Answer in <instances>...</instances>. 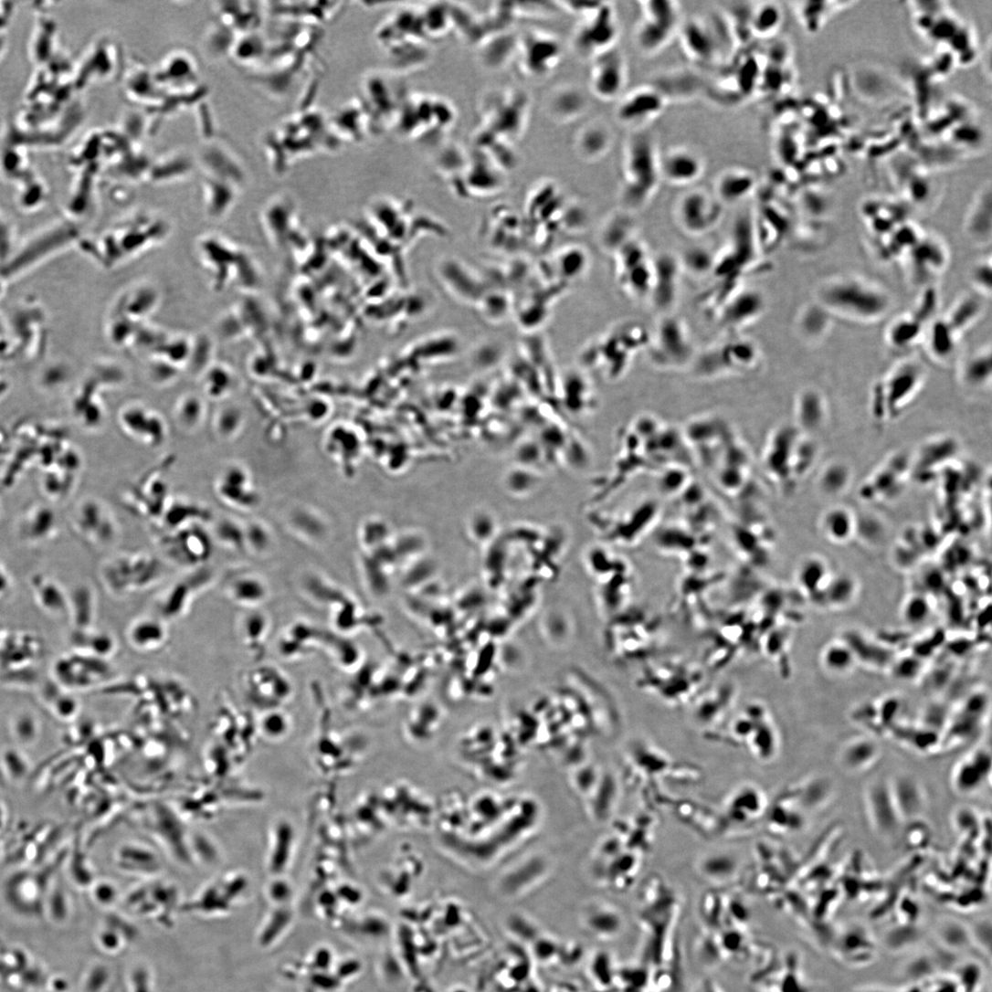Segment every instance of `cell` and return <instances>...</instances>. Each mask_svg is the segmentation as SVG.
Segmentation results:
<instances>
[{
    "mask_svg": "<svg viewBox=\"0 0 992 992\" xmlns=\"http://www.w3.org/2000/svg\"><path fill=\"white\" fill-rule=\"evenodd\" d=\"M159 563L146 554H132L116 558L102 575L108 589L118 595H127L147 589L160 578Z\"/></svg>",
    "mask_w": 992,
    "mask_h": 992,
    "instance_id": "obj_11",
    "label": "cell"
},
{
    "mask_svg": "<svg viewBox=\"0 0 992 992\" xmlns=\"http://www.w3.org/2000/svg\"><path fill=\"white\" fill-rule=\"evenodd\" d=\"M613 142L614 135L609 125L601 120H590L575 132L573 148L583 162L596 163L610 152Z\"/></svg>",
    "mask_w": 992,
    "mask_h": 992,
    "instance_id": "obj_26",
    "label": "cell"
},
{
    "mask_svg": "<svg viewBox=\"0 0 992 992\" xmlns=\"http://www.w3.org/2000/svg\"><path fill=\"white\" fill-rule=\"evenodd\" d=\"M531 111V96L525 90L492 88L479 100L477 128L516 145L528 129Z\"/></svg>",
    "mask_w": 992,
    "mask_h": 992,
    "instance_id": "obj_4",
    "label": "cell"
},
{
    "mask_svg": "<svg viewBox=\"0 0 992 992\" xmlns=\"http://www.w3.org/2000/svg\"><path fill=\"white\" fill-rule=\"evenodd\" d=\"M892 797L902 818L913 817L919 813L923 807L921 790L917 784L908 778L891 786Z\"/></svg>",
    "mask_w": 992,
    "mask_h": 992,
    "instance_id": "obj_52",
    "label": "cell"
},
{
    "mask_svg": "<svg viewBox=\"0 0 992 992\" xmlns=\"http://www.w3.org/2000/svg\"><path fill=\"white\" fill-rule=\"evenodd\" d=\"M922 669L920 660L914 657H903L895 663L894 674L902 681H913L919 676Z\"/></svg>",
    "mask_w": 992,
    "mask_h": 992,
    "instance_id": "obj_63",
    "label": "cell"
},
{
    "mask_svg": "<svg viewBox=\"0 0 992 992\" xmlns=\"http://www.w3.org/2000/svg\"><path fill=\"white\" fill-rule=\"evenodd\" d=\"M858 593V583L850 575L840 574L830 576L820 596L819 604L834 607L850 605Z\"/></svg>",
    "mask_w": 992,
    "mask_h": 992,
    "instance_id": "obj_48",
    "label": "cell"
},
{
    "mask_svg": "<svg viewBox=\"0 0 992 992\" xmlns=\"http://www.w3.org/2000/svg\"><path fill=\"white\" fill-rule=\"evenodd\" d=\"M508 174L480 152L473 149L466 169L453 187L461 195L484 198L500 194L507 185Z\"/></svg>",
    "mask_w": 992,
    "mask_h": 992,
    "instance_id": "obj_15",
    "label": "cell"
},
{
    "mask_svg": "<svg viewBox=\"0 0 992 992\" xmlns=\"http://www.w3.org/2000/svg\"><path fill=\"white\" fill-rule=\"evenodd\" d=\"M81 646L88 649L89 655L105 660L111 656L116 649L117 642L113 636L106 632H96L90 635V632L82 631Z\"/></svg>",
    "mask_w": 992,
    "mask_h": 992,
    "instance_id": "obj_56",
    "label": "cell"
},
{
    "mask_svg": "<svg viewBox=\"0 0 992 992\" xmlns=\"http://www.w3.org/2000/svg\"><path fill=\"white\" fill-rule=\"evenodd\" d=\"M705 170L704 157L692 147L678 145L660 153L661 182L674 186H689L697 183Z\"/></svg>",
    "mask_w": 992,
    "mask_h": 992,
    "instance_id": "obj_20",
    "label": "cell"
},
{
    "mask_svg": "<svg viewBox=\"0 0 992 992\" xmlns=\"http://www.w3.org/2000/svg\"><path fill=\"white\" fill-rule=\"evenodd\" d=\"M127 637L134 649L151 652L162 649L168 642L170 634L167 626L162 620L142 617L130 626Z\"/></svg>",
    "mask_w": 992,
    "mask_h": 992,
    "instance_id": "obj_40",
    "label": "cell"
},
{
    "mask_svg": "<svg viewBox=\"0 0 992 992\" xmlns=\"http://www.w3.org/2000/svg\"><path fill=\"white\" fill-rule=\"evenodd\" d=\"M840 5V3H797L795 12L802 28L807 34H817L839 10Z\"/></svg>",
    "mask_w": 992,
    "mask_h": 992,
    "instance_id": "obj_47",
    "label": "cell"
},
{
    "mask_svg": "<svg viewBox=\"0 0 992 992\" xmlns=\"http://www.w3.org/2000/svg\"><path fill=\"white\" fill-rule=\"evenodd\" d=\"M518 38L512 29L486 36L475 46L480 64L490 71L505 69L515 60Z\"/></svg>",
    "mask_w": 992,
    "mask_h": 992,
    "instance_id": "obj_27",
    "label": "cell"
},
{
    "mask_svg": "<svg viewBox=\"0 0 992 992\" xmlns=\"http://www.w3.org/2000/svg\"><path fill=\"white\" fill-rule=\"evenodd\" d=\"M970 281L973 291L984 298H989L992 290V262L991 255L979 259L970 272Z\"/></svg>",
    "mask_w": 992,
    "mask_h": 992,
    "instance_id": "obj_57",
    "label": "cell"
},
{
    "mask_svg": "<svg viewBox=\"0 0 992 992\" xmlns=\"http://www.w3.org/2000/svg\"><path fill=\"white\" fill-rule=\"evenodd\" d=\"M732 544L748 571L764 569L773 559L775 539L765 525L734 527Z\"/></svg>",
    "mask_w": 992,
    "mask_h": 992,
    "instance_id": "obj_21",
    "label": "cell"
},
{
    "mask_svg": "<svg viewBox=\"0 0 992 992\" xmlns=\"http://www.w3.org/2000/svg\"><path fill=\"white\" fill-rule=\"evenodd\" d=\"M765 301L755 290L736 293L727 300L721 316L723 324L730 330L741 328L755 321L764 311Z\"/></svg>",
    "mask_w": 992,
    "mask_h": 992,
    "instance_id": "obj_33",
    "label": "cell"
},
{
    "mask_svg": "<svg viewBox=\"0 0 992 992\" xmlns=\"http://www.w3.org/2000/svg\"><path fill=\"white\" fill-rule=\"evenodd\" d=\"M823 534L836 543H848L857 531V520L852 512L844 507H836L827 512L820 521Z\"/></svg>",
    "mask_w": 992,
    "mask_h": 992,
    "instance_id": "obj_44",
    "label": "cell"
},
{
    "mask_svg": "<svg viewBox=\"0 0 992 992\" xmlns=\"http://www.w3.org/2000/svg\"><path fill=\"white\" fill-rule=\"evenodd\" d=\"M412 126L406 132L413 137H442L456 123L457 110L448 100L438 96H419L412 99Z\"/></svg>",
    "mask_w": 992,
    "mask_h": 992,
    "instance_id": "obj_16",
    "label": "cell"
},
{
    "mask_svg": "<svg viewBox=\"0 0 992 992\" xmlns=\"http://www.w3.org/2000/svg\"><path fill=\"white\" fill-rule=\"evenodd\" d=\"M230 522H223L217 527L216 535L220 543L233 550H239L245 546V533Z\"/></svg>",
    "mask_w": 992,
    "mask_h": 992,
    "instance_id": "obj_61",
    "label": "cell"
},
{
    "mask_svg": "<svg viewBox=\"0 0 992 992\" xmlns=\"http://www.w3.org/2000/svg\"><path fill=\"white\" fill-rule=\"evenodd\" d=\"M194 596V590L187 581L175 585L161 602L160 612L168 619L177 618L187 609Z\"/></svg>",
    "mask_w": 992,
    "mask_h": 992,
    "instance_id": "obj_54",
    "label": "cell"
},
{
    "mask_svg": "<svg viewBox=\"0 0 992 992\" xmlns=\"http://www.w3.org/2000/svg\"><path fill=\"white\" fill-rule=\"evenodd\" d=\"M619 273L627 291L636 298L650 294L653 281V260L642 245L633 240L625 244L621 254Z\"/></svg>",
    "mask_w": 992,
    "mask_h": 992,
    "instance_id": "obj_22",
    "label": "cell"
},
{
    "mask_svg": "<svg viewBox=\"0 0 992 992\" xmlns=\"http://www.w3.org/2000/svg\"><path fill=\"white\" fill-rule=\"evenodd\" d=\"M241 417L236 408H227L220 413L217 419V430L224 438L234 437L238 430Z\"/></svg>",
    "mask_w": 992,
    "mask_h": 992,
    "instance_id": "obj_62",
    "label": "cell"
},
{
    "mask_svg": "<svg viewBox=\"0 0 992 992\" xmlns=\"http://www.w3.org/2000/svg\"><path fill=\"white\" fill-rule=\"evenodd\" d=\"M729 737L744 744L762 761L772 759L779 747V735L769 709L760 702L747 703L728 723Z\"/></svg>",
    "mask_w": 992,
    "mask_h": 992,
    "instance_id": "obj_6",
    "label": "cell"
},
{
    "mask_svg": "<svg viewBox=\"0 0 992 992\" xmlns=\"http://www.w3.org/2000/svg\"><path fill=\"white\" fill-rule=\"evenodd\" d=\"M649 345L653 363L668 369L687 364L693 354L692 343L685 324L673 317L660 321L653 337L649 339Z\"/></svg>",
    "mask_w": 992,
    "mask_h": 992,
    "instance_id": "obj_12",
    "label": "cell"
},
{
    "mask_svg": "<svg viewBox=\"0 0 992 992\" xmlns=\"http://www.w3.org/2000/svg\"><path fill=\"white\" fill-rule=\"evenodd\" d=\"M723 205L712 195L703 190H692L684 195L676 206L680 226L691 235H702L719 223Z\"/></svg>",
    "mask_w": 992,
    "mask_h": 992,
    "instance_id": "obj_19",
    "label": "cell"
},
{
    "mask_svg": "<svg viewBox=\"0 0 992 992\" xmlns=\"http://www.w3.org/2000/svg\"><path fill=\"white\" fill-rule=\"evenodd\" d=\"M205 406L196 396H187L178 405L176 415L184 428L194 429L201 424Z\"/></svg>",
    "mask_w": 992,
    "mask_h": 992,
    "instance_id": "obj_58",
    "label": "cell"
},
{
    "mask_svg": "<svg viewBox=\"0 0 992 992\" xmlns=\"http://www.w3.org/2000/svg\"><path fill=\"white\" fill-rule=\"evenodd\" d=\"M685 259L687 260L684 265L695 271H703L714 267L713 259L704 249H693L687 254Z\"/></svg>",
    "mask_w": 992,
    "mask_h": 992,
    "instance_id": "obj_64",
    "label": "cell"
},
{
    "mask_svg": "<svg viewBox=\"0 0 992 992\" xmlns=\"http://www.w3.org/2000/svg\"><path fill=\"white\" fill-rule=\"evenodd\" d=\"M924 233L910 220L903 222L888 235L877 240L881 259L887 260L903 259L923 237Z\"/></svg>",
    "mask_w": 992,
    "mask_h": 992,
    "instance_id": "obj_38",
    "label": "cell"
},
{
    "mask_svg": "<svg viewBox=\"0 0 992 992\" xmlns=\"http://www.w3.org/2000/svg\"><path fill=\"white\" fill-rule=\"evenodd\" d=\"M869 802L871 817L877 830L885 835L894 834L902 818L896 807L891 787L885 784L874 785L870 792Z\"/></svg>",
    "mask_w": 992,
    "mask_h": 992,
    "instance_id": "obj_35",
    "label": "cell"
},
{
    "mask_svg": "<svg viewBox=\"0 0 992 992\" xmlns=\"http://www.w3.org/2000/svg\"><path fill=\"white\" fill-rule=\"evenodd\" d=\"M903 260L912 280L917 284H925L946 270L950 262V252L941 237L924 233Z\"/></svg>",
    "mask_w": 992,
    "mask_h": 992,
    "instance_id": "obj_17",
    "label": "cell"
},
{
    "mask_svg": "<svg viewBox=\"0 0 992 992\" xmlns=\"http://www.w3.org/2000/svg\"><path fill=\"white\" fill-rule=\"evenodd\" d=\"M861 213L868 229L877 240L909 220L904 206L891 202L869 201Z\"/></svg>",
    "mask_w": 992,
    "mask_h": 992,
    "instance_id": "obj_31",
    "label": "cell"
},
{
    "mask_svg": "<svg viewBox=\"0 0 992 992\" xmlns=\"http://www.w3.org/2000/svg\"><path fill=\"white\" fill-rule=\"evenodd\" d=\"M619 630L624 631L616 650L620 657L630 660H647L659 655L664 635L658 617L648 610L634 608L621 617Z\"/></svg>",
    "mask_w": 992,
    "mask_h": 992,
    "instance_id": "obj_8",
    "label": "cell"
},
{
    "mask_svg": "<svg viewBox=\"0 0 992 992\" xmlns=\"http://www.w3.org/2000/svg\"><path fill=\"white\" fill-rule=\"evenodd\" d=\"M184 531L164 542L165 554L177 565L196 567L206 563L212 554L210 539L204 533Z\"/></svg>",
    "mask_w": 992,
    "mask_h": 992,
    "instance_id": "obj_25",
    "label": "cell"
},
{
    "mask_svg": "<svg viewBox=\"0 0 992 992\" xmlns=\"http://www.w3.org/2000/svg\"><path fill=\"white\" fill-rule=\"evenodd\" d=\"M660 151L646 129L631 131L622 148L620 198L628 210H638L649 204L661 183Z\"/></svg>",
    "mask_w": 992,
    "mask_h": 992,
    "instance_id": "obj_3",
    "label": "cell"
},
{
    "mask_svg": "<svg viewBox=\"0 0 992 992\" xmlns=\"http://www.w3.org/2000/svg\"><path fill=\"white\" fill-rule=\"evenodd\" d=\"M668 102L654 85L640 86L620 98L615 111L616 119L631 131L646 129L664 112Z\"/></svg>",
    "mask_w": 992,
    "mask_h": 992,
    "instance_id": "obj_14",
    "label": "cell"
},
{
    "mask_svg": "<svg viewBox=\"0 0 992 992\" xmlns=\"http://www.w3.org/2000/svg\"><path fill=\"white\" fill-rule=\"evenodd\" d=\"M820 660L827 671L842 675L853 669L857 658L850 646L845 640H841L827 645L822 649Z\"/></svg>",
    "mask_w": 992,
    "mask_h": 992,
    "instance_id": "obj_50",
    "label": "cell"
},
{
    "mask_svg": "<svg viewBox=\"0 0 992 992\" xmlns=\"http://www.w3.org/2000/svg\"><path fill=\"white\" fill-rule=\"evenodd\" d=\"M924 371L922 365L913 360L905 361L894 368L888 377L881 382L877 390L882 397L899 406L905 402L920 388L923 381Z\"/></svg>",
    "mask_w": 992,
    "mask_h": 992,
    "instance_id": "obj_29",
    "label": "cell"
},
{
    "mask_svg": "<svg viewBox=\"0 0 992 992\" xmlns=\"http://www.w3.org/2000/svg\"><path fill=\"white\" fill-rule=\"evenodd\" d=\"M986 755L976 753L971 759L965 761L958 766L954 780L955 785L960 791H972L978 787L983 780L982 775L986 771Z\"/></svg>",
    "mask_w": 992,
    "mask_h": 992,
    "instance_id": "obj_53",
    "label": "cell"
},
{
    "mask_svg": "<svg viewBox=\"0 0 992 992\" xmlns=\"http://www.w3.org/2000/svg\"><path fill=\"white\" fill-rule=\"evenodd\" d=\"M683 51L694 62L712 64L720 60L724 47L714 29L702 19H692L680 28Z\"/></svg>",
    "mask_w": 992,
    "mask_h": 992,
    "instance_id": "obj_23",
    "label": "cell"
},
{
    "mask_svg": "<svg viewBox=\"0 0 992 992\" xmlns=\"http://www.w3.org/2000/svg\"><path fill=\"white\" fill-rule=\"evenodd\" d=\"M783 24L782 9L774 3H760L750 9L749 32L756 38H771Z\"/></svg>",
    "mask_w": 992,
    "mask_h": 992,
    "instance_id": "obj_43",
    "label": "cell"
},
{
    "mask_svg": "<svg viewBox=\"0 0 992 992\" xmlns=\"http://www.w3.org/2000/svg\"><path fill=\"white\" fill-rule=\"evenodd\" d=\"M991 363L989 345L968 356L960 368V378L963 384L975 389L986 387L991 380Z\"/></svg>",
    "mask_w": 992,
    "mask_h": 992,
    "instance_id": "obj_45",
    "label": "cell"
},
{
    "mask_svg": "<svg viewBox=\"0 0 992 992\" xmlns=\"http://www.w3.org/2000/svg\"><path fill=\"white\" fill-rule=\"evenodd\" d=\"M618 38L619 24L615 7L610 3L598 2L578 18L572 47L580 58L590 61L617 47Z\"/></svg>",
    "mask_w": 992,
    "mask_h": 992,
    "instance_id": "obj_7",
    "label": "cell"
},
{
    "mask_svg": "<svg viewBox=\"0 0 992 992\" xmlns=\"http://www.w3.org/2000/svg\"><path fill=\"white\" fill-rule=\"evenodd\" d=\"M879 755L878 746L870 740H858L848 744L841 753V763L848 770L863 771L876 763Z\"/></svg>",
    "mask_w": 992,
    "mask_h": 992,
    "instance_id": "obj_49",
    "label": "cell"
},
{
    "mask_svg": "<svg viewBox=\"0 0 992 992\" xmlns=\"http://www.w3.org/2000/svg\"><path fill=\"white\" fill-rule=\"evenodd\" d=\"M795 578L800 592L815 604H819L822 590L830 578L828 565L820 557H807L797 565Z\"/></svg>",
    "mask_w": 992,
    "mask_h": 992,
    "instance_id": "obj_39",
    "label": "cell"
},
{
    "mask_svg": "<svg viewBox=\"0 0 992 992\" xmlns=\"http://www.w3.org/2000/svg\"><path fill=\"white\" fill-rule=\"evenodd\" d=\"M757 185V179L748 169L734 167L724 171L717 179L715 197L723 204H736L749 197Z\"/></svg>",
    "mask_w": 992,
    "mask_h": 992,
    "instance_id": "obj_34",
    "label": "cell"
},
{
    "mask_svg": "<svg viewBox=\"0 0 992 992\" xmlns=\"http://www.w3.org/2000/svg\"><path fill=\"white\" fill-rule=\"evenodd\" d=\"M985 308L986 298L972 291L959 297L943 318L961 338L983 315Z\"/></svg>",
    "mask_w": 992,
    "mask_h": 992,
    "instance_id": "obj_36",
    "label": "cell"
},
{
    "mask_svg": "<svg viewBox=\"0 0 992 992\" xmlns=\"http://www.w3.org/2000/svg\"><path fill=\"white\" fill-rule=\"evenodd\" d=\"M939 295L929 286L921 294L911 311L895 319L888 327L886 342L896 352L912 350L925 337L926 330L934 319Z\"/></svg>",
    "mask_w": 992,
    "mask_h": 992,
    "instance_id": "obj_10",
    "label": "cell"
},
{
    "mask_svg": "<svg viewBox=\"0 0 992 992\" xmlns=\"http://www.w3.org/2000/svg\"><path fill=\"white\" fill-rule=\"evenodd\" d=\"M588 109V97L575 84L558 85L549 92L545 100L547 115L559 124L577 121L587 113Z\"/></svg>",
    "mask_w": 992,
    "mask_h": 992,
    "instance_id": "obj_24",
    "label": "cell"
},
{
    "mask_svg": "<svg viewBox=\"0 0 992 992\" xmlns=\"http://www.w3.org/2000/svg\"><path fill=\"white\" fill-rule=\"evenodd\" d=\"M738 699V690L731 681L705 687L689 708L698 725L709 732L723 724L733 712Z\"/></svg>",
    "mask_w": 992,
    "mask_h": 992,
    "instance_id": "obj_18",
    "label": "cell"
},
{
    "mask_svg": "<svg viewBox=\"0 0 992 992\" xmlns=\"http://www.w3.org/2000/svg\"><path fill=\"white\" fill-rule=\"evenodd\" d=\"M563 57V45L554 35L540 30L519 34L514 62L522 76L531 79H545L558 69Z\"/></svg>",
    "mask_w": 992,
    "mask_h": 992,
    "instance_id": "obj_9",
    "label": "cell"
},
{
    "mask_svg": "<svg viewBox=\"0 0 992 992\" xmlns=\"http://www.w3.org/2000/svg\"><path fill=\"white\" fill-rule=\"evenodd\" d=\"M902 618L911 627H921L931 617L933 605L925 594H914L907 598L902 607Z\"/></svg>",
    "mask_w": 992,
    "mask_h": 992,
    "instance_id": "obj_55",
    "label": "cell"
},
{
    "mask_svg": "<svg viewBox=\"0 0 992 992\" xmlns=\"http://www.w3.org/2000/svg\"><path fill=\"white\" fill-rule=\"evenodd\" d=\"M37 587L38 600L47 611L58 613L67 608L68 599L54 583L42 582Z\"/></svg>",
    "mask_w": 992,
    "mask_h": 992,
    "instance_id": "obj_59",
    "label": "cell"
},
{
    "mask_svg": "<svg viewBox=\"0 0 992 992\" xmlns=\"http://www.w3.org/2000/svg\"><path fill=\"white\" fill-rule=\"evenodd\" d=\"M965 231L972 242L980 246L990 244L992 235L990 184L983 185L973 201L965 221Z\"/></svg>",
    "mask_w": 992,
    "mask_h": 992,
    "instance_id": "obj_30",
    "label": "cell"
},
{
    "mask_svg": "<svg viewBox=\"0 0 992 992\" xmlns=\"http://www.w3.org/2000/svg\"><path fill=\"white\" fill-rule=\"evenodd\" d=\"M653 281L649 295L660 307H668L674 302L679 287L681 263L672 257H664L653 260Z\"/></svg>",
    "mask_w": 992,
    "mask_h": 992,
    "instance_id": "obj_37",
    "label": "cell"
},
{
    "mask_svg": "<svg viewBox=\"0 0 992 992\" xmlns=\"http://www.w3.org/2000/svg\"><path fill=\"white\" fill-rule=\"evenodd\" d=\"M816 302L838 316L855 322L873 323L890 312L892 300L881 284L857 275L824 280L816 290Z\"/></svg>",
    "mask_w": 992,
    "mask_h": 992,
    "instance_id": "obj_1",
    "label": "cell"
},
{
    "mask_svg": "<svg viewBox=\"0 0 992 992\" xmlns=\"http://www.w3.org/2000/svg\"><path fill=\"white\" fill-rule=\"evenodd\" d=\"M639 20L634 42L640 53L655 55L664 50L680 31L681 8L671 0H646L638 3Z\"/></svg>",
    "mask_w": 992,
    "mask_h": 992,
    "instance_id": "obj_5",
    "label": "cell"
},
{
    "mask_svg": "<svg viewBox=\"0 0 992 992\" xmlns=\"http://www.w3.org/2000/svg\"><path fill=\"white\" fill-rule=\"evenodd\" d=\"M636 683L648 696L678 709L692 703L706 687V678L692 661L659 654L644 663Z\"/></svg>",
    "mask_w": 992,
    "mask_h": 992,
    "instance_id": "obj_2",
    "label": "cell"
},
{
    "mask_svg": "<svg viewBox=\"0 0 992 992\" xmlns=\"http://www.w3.org/2000/svg\"><path fill=\"white\" fill-rule=\"evenodd\" d=\"M833 315L818 302L802 310L798 317V330L804 338L811 342L820 341L828 334Z\"/></svg>",
    "mask_w": 992,
    "mask_h": 992,
    "instance_id": "obj_46",
    "label": "cell"
},
{
    "mask_svg": "<svg viewBox=\"0 0 992 992\" xmlns=\"http://www.w3.org/2000/svg\"><path fill=\"white\" fill-rule=\"evenodd\" d=\"M588 90L600 101L616 100L622 95L628 81V65L617 47L590 60Z\"/></svg>",
    "mask_w": 992,
    "mask_h": 992,
    "instance_id": "obj_13",
    "label": "cell"
},
{
    "mask_svg": "<svg viewBox=\"0 0 992 992\" xmlns=\"http://www.w3.org/2000/svg\"><path fill=\"white\" fill-rule=\"evenodd\" d=\"M227 592L232 601L243 607H256L268 596V587L259 577L244 574L233 576L227 584Z\"/></svg>",
    "mask_w": 992,
    "mask_h": 992,
    "instance_id": "obj_42",
    "label": "cell"
},
{
    "mask_svg": "<svg viewBox=\"0 0 992 992\" xmlns=\"http://www.w3.org/2000/svg\"><path fill=\"white\" fill-rule=\"evenodd\" d=\"M924 338L930 356L938 363L948 362L955 355L960 341L943 317L933 320Z\"/></svg>",
    "mask_w": 992,
    "mask_h": 992,
    "instance_id": "obj_41",
    "label": "cell"
},
{
    "mask_svg": "<svg viewBox=\"0 0 992 992\" xmlns=\"http://www.w3.org/2000/svg\"><path fill=\"white\" fill-rule=\"evenodd\" d=\"M701 867L702 873L713 880H726L736 871V863L733 860L724 856H711L704 860Z\"/></svg>",
    "mask_w": 992,
    "mask_h": 992,
    "instance_id": "obj_60",
    "label": "cell"
},
{
    "mask_svg": "<svg viewBox=\"0 0 992 992\" xmlns=\"http://www.w3.org/2000/svg\"><path fill=\"white\" fill-rule=\"evenodd\" d=\"M703 363L712 364L713 367H723L721 373L743 374L754 369L759 361L758 348L752 343L744 340H733L710 352Z\"/></svg>",
    "mask_w": 992,
    "mask_h": 992,
    "instance_id": "obj_28",
    "label": "cell"
},
{
    "mask_svg": "<svg viewBox=\"0 0 992 992\" xmlns=\"http://www.w3.org/2000/svg\"><path fill=\"white\" fill-rule=\"evenodd\" d=\"M762 796L754 787H744L738 790L731 797L727 804V815L731 817L733 821H738L739 824L750 820L752 818H756L761 808L759 807V801Z\"/></svg>",
    "mask_w": 992,
    "mask_h": 992,
    "instance_id": "obj_51",
    "label": "cell"
},
{
    "mask_svg": "<svg viewBox=\"0 0 992 992\" xmlns=\"http://www.w3.org/2000/svg\"><path fill=\"white\" fill-rule=\"evenodd\" d=\"M121 418L124 430L145 444L155 445L164 438L163 420L143 407H128Z\"/></svg>",
    "mask_w": 992,
    "mask_h": 992,
    "instance_id": "obj_32",
    "label": "cell"
}]
</instances>
